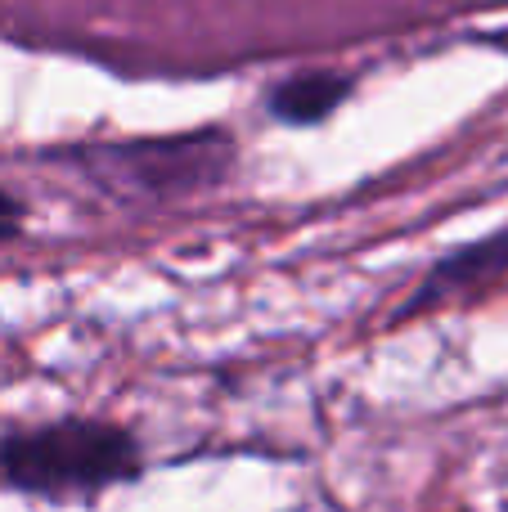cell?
<instances>
[{"label": "cell", "instance_id": "1", "mask_svg": "<svg viewBox=\"0 0 508 512\" xmlns=\"http://www.w3.org/2000/svg\"><path fill=\"white\" fill-rule=\"evenodd\" d=\"M144 450L131 427L108 418H54L0 432V490L45 504H90L104 490L131 486Z\"/></svg>", "mask_w": 508, "mask_h": 512}, {"label": "cell", "instance_id": "2", "mask_svg": "<svg viewBox=\"0 0 508 512\" xmlns=\"http://www.w3.org/2000/svg\"><path fill=\"white\" fill-rule=\"evenodd\" d=\"M45 162L77 171L90 189L113 203L158 207L221 189L239 167V144L230 131H189L153 135V140L77 144V149L45 153Z\"/></svg>", "mask_w": 508, "mask_h": 512}, {"label": "cell", "instance_id": "3", "mask_svg": "<svg viewBox=\"0 0 508 512\" xmlns=\"http://www.w3.org/2000/svg\"><path fill=\"white\" fill-rule=\"evenodd\" d=\"M508 274V230H495L477 243H464V248L446 252L428 274L419 279V288L405 297V306L396 310V319H414L428 315L437 306H450V301L477 297V292L495 288Z\"/></svg>", "mask_w": 508, "mask_h": 512}, {"label": "cell", "instance_id": "4", "mask_svg": "<svg viewBox=\"0 0 508 512\" xmlns=\"http://www.w3.org/2000/svg\"><path fill=\"white\" fill-rule=\"evenodd\" d=\"M356 95V77L351 72H293V77H279L275 86H266L261 108H266L270 122L279 126H320L338 113L347 99Z\"/></svg>", "mask_w": 508, "mask_h": 512}, {"label": "cell", "instance_id": "5", "mask_svg": "<svg viewBox=\"0 0 508 512\" xmlns=\"http://www.w3.org/2000/svg\"><path fill=\"white\" fill-rule=\"evenodd\" d=\"M18 216H23V207H18L9 194H0V234H5V230H14V221H18Z\"/></svg>", "mask_w": 508, "mask_h": 512}]
</instances>
